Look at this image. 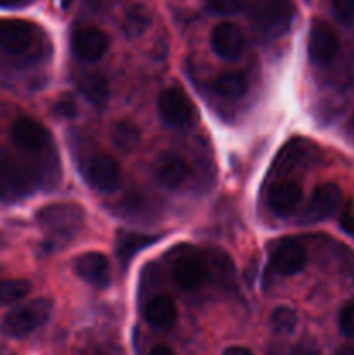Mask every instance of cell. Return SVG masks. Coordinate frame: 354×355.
Returning <instances> with one entry per match:
<instances>
[{"mask_svg": "<svg viewBox=\"0 0 354 355\" xmlns=\"http://www.w3.org/2000/svg\"><path fill=\"white\" fill-rule=\"evenodd\" d=\"M85 220V211L76 203H51L40 208L37 222L45 234L49 236V245H65L78 234Z\"/></svg>", "mask_w": 354, "mask_h": 355, "instance_id": "cell-1", "label": "cell"}, {"mask_svg": "<svg viewBox=\"0 0 354 355\" xmlns=\"http://www.w3.org/2000/svg\"><path fill=\"white\" fill-rule=\"evenodd\" d=\"M52 315V302L47 298L26 302L7 312L0 322V331L9 338H26L45 324Z\"/></svg>", "mask_w": 354, "mask_h": 355, "instance_id": "cell-2", "label": "cell"}, {"mask_svg": "<svg viewBox=\"0 0 354 355\" xmlns=\"http://www.w3.org/2000/svg\"><path fill=\"white\" fill-rule=\"evenodd\" d=\"M248 14L253 26L266 37L287 33L295 14L294 0H250Z\"/></svg>", "mask_w": 354, "mask_h": 355, "instance_id": "cell-3", "label": "cell"}, {"mask_svg": "<svg viewBox=\"0 0 354 355\" xmlns=\"http://www.w3.org/2000/svg\"><path fill=\"white\" fill-rule=\"evenodd\" d=\"M172 277L184 291H196L210 276L207 255L193 246L183 245L174 250L170 259Z\"/></svg>", "mask_w": 354, "mask_h": 355, "instance_id": "cell-4", "label": "cell"}, {"mask_svg": "<svg viewBox=\"0 0 354 355\" xmlns=\"http://www.w3.org/2000/svg\"><path fill=\"white\" fill-rule=\"evenodd\" d=\"M10 139L14 146L24 155L44 156L52 149V139L47 128L33 118H17L10 127Z\"/></svg>", "mask_w": 354, "mask_h": 355, "instance_id": "cell-5", "label": "cell"}, {"mask_svg": "<svg viewBox=\"0 0 354 355\" xmlns=\"http://www.w3.org/2000/svg\"><path fill=\"white\" fill-rule=\"evenodd\" d=\"M158 113L169 127L179 128V130L189 128L196 118L193 103L179 87H170L163 90L158 99Z\"/></svg>", "mask_w": 354, "mask_h": 355, "instance_id": "cell-6", "label": "cell"}, {"mask_svg": "<svg viewBox=\"0 0 354 355\" xmlns=\"http://www.w3.org/2000/svg\"><path fill=\"white\" fill-rule=\"evenodd\" d=\"M82 173L85 182L97 193H113L121 182L118 163L110 155H92L83 162Z\"/></svg>", "mask_w": 354, "mask_h": 355, "instance_id": "cell-7", "label": "cell"}, {"mask_svg": "<svg viewBox=\"0 0 354 355\" xmlns=\"http://www.w3.org/2000/svg\"><path fill=\"white\" fill-rule=\"evenodd\" d=\"M33 170L19 165L12 156L0 149V200L23 196L33 186Z\"/></svg>", "mask_w": 354, "mask_h": 355, "instance_id": "cell-8", "label": "cell"}, {"mask_svg": "<svg viewBox=\"0 0 354 355\" xmlns=\"http://www.w3.org/2000/svg\"><path fill=\"white\" fill-rule=\"evenodd\" d=\"M339 37L333 31V28L325 21L316 19L312 23L311 31H309L307 40V51L311 61L318 66L328 64L339 54Z\"/></svg>", "mask_w": 354, "mask_h": 355, "instance_id": "cell-9", "label": "cell"}, {"mask_svg": "<svg viewBox=\"0 0 354 355\" xmlns=\"http://www.w3.org/2000/svg\"><path fill=\"white\" fill-rule=\"evenodd\" d=\"M340 207H342V191H340V187L332 182L321 184L312 193L311 200H309L307 207L302 214V218H304L305 224L325 220V218L335 215Z\"/></svg>", "mask_w": 354, "mask_h": 355, "instance_id": "cell-10", "label": "cell"}, {"mask_svg": "<svg viewBox=\"0 0 354 355\" xmlns=\"http://www.w3.org/2000/svg\"><path fill=\"white\" fill-rule=\"evenodd\" d=\"M37 30L31 23L21 19L0 21V49L6 54L23 55L33 45Z\"/></svg>", "mask_w": 354, "mask_h": 355, "instance_id": "cell-11", "label": "cell"}, {"mask_svg": "<svg viewBox=\"0 0 354 355\" xmlns=\"http://www.w3.org/2000/svg\"><path fill=\"white\" fill-rule=\"evenodd\" d=\"M210 44L215 54L226 61H235L243 54L245 49V33L242 28L231 21L219 23L212 30Z\"/></svg>", "mask_w": 354, "mask_h": 355, "instance_id": "cell-12", "label": "cell"}, {"mask_svg": "<svg viewBox=\"0 0 354 355\" xmlns=\"http://www.w3.org/2000/svg\"><path fill=\"white\" fill-rule=\"evenodd\" d=\"M108 35L96 26H85L75 31L71 38L73 54L85 62H96L108 51Z\"/></svg>", "mask_w": 354, "mask_h": 355, "instance_id": "cell-13", "label": "cell"}, {"mask_svg": "<svg viewBox=\"0 0 354 355\" xmlns=\"http://www.w3.org/2000/svg\"><path fill=\"white\" fill-rule=\"evenodd\" d=\"M75 274L82 281L94 288H108L111 283V272H110V262L106 257L99 252H87L83 255L76 257L75 263H73Z\"/></svg>", "mask_w": 354, "mask_h": 355, "instance_id": "cell-14", "label": "cell"}, {"mask_svg": "<svg viewBox=\"0 0 354 355\" xmlns=\"http://www.w3.org/2000/svg\"><path fill=\"white\" fill-rule=\"evenodd\" d=\"M307 262V253L304 245L297 239H283L274 248L271 263L273 269L281 276H294L298 274L305 267Z\"/></svg>", "mask_w": 354, "mask_h": 355, "instance_id": "cell-15", "label": "cell"}, {"mask_svg": "<svg viewBox=\"0 0 354 355\" xmlns=\"http://www.w3.org/2000/svg\"><path fill=\"white\" fill-rule=\"evenodd\" d=\"M302 187L295 180H280L271 187L267 194L271 210L280 217H290L298 210L302 203Z\"/></svg>", "mask_w": 354, "mask_h": 355, "instance_id": "cell-16", "label": "cell"}, {"mask_svg": "<svg viewBox=\"0 0 354 355\" xmlns=\"http://www.w3.org/2000/svg\"><path fill=\"white\" fill-rule=\"evenodd\" d=\"M155 177L162 186L176 189V187L183 186L187 179V163L183 156L176 155V153H165V155L158 156L155 162Z\"/></svg>", "mask_w": 354, "mask_h": 355, "instance_id": "cell-17", "label": "cell"}, {"mask_svg": "<svg viewBox=\"0 0 354 355\" xmlns=\"http://www.w3.org/2000/svg\"><path fill=\"white\" fill-rule=\"evenodd\" d=\"M142 314H144L148 324L155 326V328H169L176 322L177 307L172 298L165 297V295H156L146 302Z\"/></svg>", "mask_w": 354, "mask_h": 355, "instance_id": "cell-18", "label": "cell"}, {"mask_svg": "<svg viewBox=\"0 0 354 355\" xmlns=\"http://www.w3.org/2000/svg\"><path fill=\"white\" fill-rule=\"evenodd\" d=\"M318 155V148L311 146L309 142L301 141V139H295L294 142L287 146V148L281 151V155L278 156L276 168L288 172V170H294L297 166H304L305 163L312 162L314 156Z\"/></svg>", "mask_w": 354, "mask_h": 355, "instance_id": "cell-19", "label": "cell"}, {"mask_svg": "<svg viewBox=\"0 0 354 355\" xmlns=\"http://www.w3.org/2000/svg\"><path fill=\"white\" fill-rule=\"evenodd\" d=\"M158 236L142 234V232L132 231H118L117 234V255L120 262L128 263L135 253L142 252L149 245L158 241Z\"/></svg>", "mask_w": 354, "mask_h": 355, "instance_id": "cell-20", "label": "cell"}, {"mask_svg": "<svg viewBox=\"0 0 354 355\" xmlns=\"http://www.w3.org/2000/svg\"><path fill=\"white\" fill-rule=\"evenodd\" d=\"M248 89V80L239 71H226L214 80V92L226 101L242 99Z\"/></svg>", "mask_w": 354, "mask_h": 355, "instance_id": "cell-21", "label": "cell"}, {"mask_svg": "<svg viewBox=\"0 0 354 355\" xmlns=\"http://www.w3.org/2000/svg\"><path fill=\"white\" fill-rule=\"evenodd\" d=\"M80 90L83 96L96 106H103L106 104L108 97H110V83H108L106 76L99 75V73H89L83 75L78 82Z\"/></svg>", "mask_w": 354, "mask_h": 355, "instance_id": "cell-22", "label": "cell"}, {"mask_svg": "<svg viewBox=\"0 0 354 355\" xmlns=\"http://www.w3.org/2000/svg\"><path fill=\"white\" fill-rule=\"evenodd\" d=\"M111 141L121 153H132L141 144V132L130 121H117L111 128Z\"/></svg>", "mask_w": 354, "mask_h": 355, "instance_id": "cell-23", "label": "cell"}, {"mask_svg": "<svg viewBox=\"0 0 354 355\" xmlns=\"http://www.w3.org/2000/svg\"><path fill=\"white\" fill-rule=\"evenodd\" d=\"M31 290L30 281L26 279H3L0 281V307L14 305L23 300Z\"/></svg>", "mask_w": 354, "mask_h": 355, "instance_id": "cell-24", "label": "cell"}, {"mask_svg": "<svg viewBox=\"0 0 354 355\" xmlns=\"http://www.w3.org/2000/svg\"><path fill=\"white\" fill-rule=\"evenodd\" d=\"M149 23H151V19H149L146 9H142L141 6L130 7V9L125 12V17H124L125 35H127L128 38L139 37V35H142L146 30H148Z\"/></svg>", "mask_w": 354, "mask_h": 355, "instance_id": "cell-25", "label": "cell"}, {"mask_svg": "<svg viewBox=\"0 0 354 355\" xmlns=\"http://www.w3.org/2000/svg\"><path fill=\"white\" fill-rule=\"evenodd\" d=\"M271 326L278 335H290L297 326V314L290 307L274 309L273 315H271Z\"/></svg>", "mask_w": 354, "mask_h": 355, "instance_id": "cell-26", "label": "cell"}, {"mask_svg": "<svg viewBox=\"0 0 354 355\" xmlns=\"http://www.w3.org/2000/svg\"><path fill=\"white\" fill-rule=\"evenodd\" d=\"M245 0H208V9L214 14H221V16H228V14L238 12L243 7Z\"/></svg>", "mask_w": 354, "mask_h": 355, "instance_id": "cell-27", "label": "cell"}, {"mask_svg": "<svg viewBox=\"0 0 354 355\" xmlns=\"http://www.w3.org/2000/svg\"><path fill=\"white\" fill-rule=\"evenodd\" d=\"M333 14L344 24L354 23V0H333Z\"/></svg>", "mask_w": 354, "mask_h": 355, "instance_id": "cell-28", "label": "cell"}, {"mask_svg": "<svg viewBox=\"0 0 354 355\" xmlns=\"http://www.w3.org/2000/svg\"><path fill=\"white\" fill-rule=\"evenodd\" d=\"M339 328L349 338H354V302L347 304L346 307L340 311L339 315Z\"/></svg>", "mask_w": 354, "mask_h": 355, "instance_id": "cell-29", "label": "cell"}, {"mask_svg": "<svg viewBox=\"0 0 354 355\" xmlns=\"http://www.w3.org/2000/svg\"><path fill=\"white\" fill-rule=\"evenodd\" d=\"M52 110H54L56 116L65 118V120H69V118L76 116V111H78L76 110V103L69 96L61 97V99L54 104V107H52Z\"/></svg>", "mask_w": 354, "mask_h": 355, "instance_id": "cell-30", "label": "cell"}, {"mask_svg": "<svg viewBox=\"0 0 354 355\" xmlns=\"http://www.w3.org/2000/svg\"><path fill=\"white\" fill-rule=\"evenodd\" d=\"M340 227L344 229V232L349 236L354 234V208H353V203L351 201H347L346 205H344V210L342 214H340V220H339Z\"/></svg>", "mask_w": 354, "mask_h": 355, "instance_id": "cell-31", "label": "cell"}, {"mask_svg": "<svg viewBox=\"0 0 354 355\" xmlns=\"http://www.w3.org/2000/svg\"><path fill=\"white\" fill-rule=\"evenodd\" d=\"M292 355H319V349L316 345V342L305 338L301 340L298 343H295L294 350H292Z\"/></svg>", "mask_w": 354, "mask_h": 355, "instance_id": "cell-32", "label": "cell"}, {"mask_svg": "<svg viewBox=\"0 0 354 355\" xmlns=\"http://www.w3.org/2000/svg\"><path fill=\"white\" fill-rule=\"evenodd\" d=\"M222 355H253L252 350L245 349V347H229V349L224 350Z\"/></svg>", "mask_w": 354, "mask_h": 355, "instance_id": "cell-33", "label": "cell"}, {"mask_svg": "<svg viewBox=\"0 0 354 355\" xmlns=\"http://www.w3.org/2000/svg\"><path fill=\"white\" fill-rule=\"evenodd\" d=\"M148 355H174V352L169 349V347L158 345V347H155V349L149 350Z\"/></svg>", "mask_w": 354, "mask_h": 355, "instance_id": "cell-34", "label": "cell"}, {"mask_svg": "<svg viewBox=\"0 0 354 355\" xmlns=\"http://www.w3.org/2000/svg\"><path fill=\"white\" fill-rule=\"evenodd\" d=\"M23 3V0H0V7H16Z\"/></svg>", "mask_w": 354, "mask_h": 355, "instance_id": "cell-35", "label": "cell"}, {"mask_svg": "<svg viewBox=\"0 0 354 355\" xmlns=\"http://www.w3.org/2000/svg\"><path fill=\"white\" fill-rule=\"evenodd\" d=\"M335 355H354V347H340L335 352Z\"/></svg>", "mask_w": 354, "mask_h": 355, "instance_id": "cell-36", "label": "cell"}, {"mask_svg": "<svg viewBox=\"0 0 354 355\" xmlns=\"http://www.w3.org/2000/svg\"><path fill=\"white\" fill-rule=\"evenodd\" d=\"M0 355H14V354L10 352L9 349H6V347H0Z\"/></svg>", "mask_w": 354, "mask_h": 355, "instance_id": "cell-37", "label": "cell"}, {"mask_svg": "<svg viewBox=\"0 0 354 355\" xmlns=\"http://www.w3.org/2000/svg\"><path fill=\"white\" fill-rule=\"evenodd\" d=\"M351 128L354 130V114H353V118H351Z\"/></svg>", "mask_w": 354, "mask_h": 355, "instance_id": "cell-38", "label": "cell"}, {"mask_svg": "<svg viewBox=\"0 0 354 355\" xmlns=\"http://www.w3.org/2000/svg\"><path fill=\"white\" fill-rule=\"evenodd\" d=\"M96 355H113L111 352H97Z\"/></svg>", "mask_w": 354, "mask_h": 355, "instance_id": "cell-39", "label": "cell"}, {"mask_svg": "<svg viewBox=\"0 0 354 355\" xmlns=\"http://www.w3.org/2000/svg\"><path fill=\"white\" fill-rule=\"evenodd\" d=\"M0 243H2V238H0Z\"/></svg>", "mask_w": 354, "mask_h": 355, "instance_id": "cell-40", "label": "cell"}]
</instances>
